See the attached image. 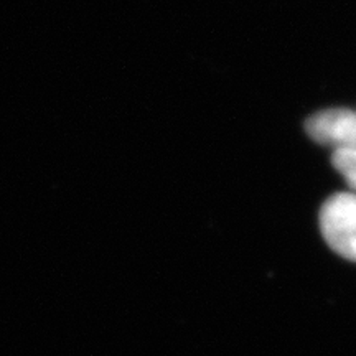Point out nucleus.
<instances>
[{"label":"nucleus","mask_w":356,"mask_h":356,"mask_svg":"<svg viewBox=\"0 0 356 356\" xmlns=\"http://www.w3.org/2000/svg\"><path fill=\"white\" fill-rule=\"evenodd\" d=\"M320 229L337 254L356 262V193H337L320 210Z\"/></svg>","instance_id":"f257e3e1"},{"label":"nucleus","mask_w":356,"mask_h":356,"mask_svg":"<svg viewBox=\"0 0 356 356\" xmlns=\"http://www.w3.org/2000/svg\"><path fill=\"white\" fill-rule=\"evenodd\" d=\"M305 131L315 142L333 149L356 147V113L350 109H327L307 119Z\"/></svg>","instance_id":"f03ea898"},{"label":"nucleus","mask_w":356,"mask_h":356,"mask_svg":"<svg viewBox=\"0 0 356 356\" xmlns=\"http://www.w3.org/2000/svg\"><path fill=\"white\" fill-rule=\"evenodd\" d=\"M332 162L333 167L343 175L350 188L356 193V147L335 150Z\"/></svg>","instance_id":"7ed1b4c3"}]
</instances>
